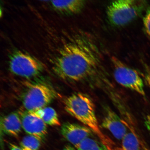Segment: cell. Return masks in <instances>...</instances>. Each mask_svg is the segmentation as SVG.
<instances>
[{"instance_id": "8992f818", "label": "cell", "mask_w": 150, "mask_h": 150, "mask_svg": "<svg viewBox=\"0 0 150 150\" xmlns=\"http://www.w3.org/2000/svg\"><path fill=\"white\" fill-rule=\"evenodd\" d=\"M9 66L13 74L25 78L36 76L43 70L40 62L33 56L21 51L15 52L11 56Z\"/></svg>"}, {"instance_id": "52a82bcc", "label": "cell", "mask_w": 150, "mask_h": 150, "mask_svg": "<svg viewBox=\"0 0 150 150\" xmlns=\"http://www.w3.org/2000/svg\"><path fill=\"white\" fill-rule=\"evenodd\" d=\"M22 128L29 135L41 141L47 133V125L35 112L26 111L21 114Z\"/></svg>"}, {"instance_id": "9a60e30c", "label": "cell", "mask_w": 150, "mask_h": 150, "mask_svg": "<svg viewBox=\"0 0 150 150\" xmlns=\"http://www.w3.org/2000/svg\"><path fill=\"white\" fill-rule=\"evenodd\" d=\"M41 140L34 136L29 135L24 137L21 142L22 150H39Z\"/></svg>"}, {"instance_id": "2e32d148", "label": "cell", "mask_w": 150, "mask_h": 150, "mask_svg": "<svg viewBox=\"0 0 150 150\" xmlns=\"http://www.w3.org/2000/svg\"><path fill=\"white\" fill-rule=\"evenodd\" d=\"M143 22L145 32L150 39V6L148 7L146 11Z\"/></svg>"}, {"instance_id": "5b68a950", "label": "cell", "mask_w": 150, "mask_h": 150, "mask_svg": "<svg viewBox=\"0 0 150 150\" xmlns=\"http://www.w3.org/2000/svg\"><path fill=\"white\" fill-rule=\"evenodd\" d=\"M56 96L55 91L47 84H33L24 95L23 106L27 111L36 112L46 107L55 98Z\"/></svg>"}, {"instance_id": "6da1fadb", "label": "cell", "mask_w": 150, "mask_h": 150, "mask_svg": "<svg viewBox=\"0 0 150 150\" xmlns=\"http://www.w3.org/2000/svg\"><path fill=\"white\" fill-rule=\"evenodd\" d=\"M98 51L92 42L81 38L60 50L53 61V70L65 80L81 81L96 75L102 70Z\"/></svg>"}, {"instance_id": "ba28073f", "label": "cell", "mask_w": 150, "mask_h": 150, "mask_svg": "<svg viewBox=\"0 0 150 150\" xmlns=\"http://www.w3.org/2000/svg\"><path fill=\"white\" fill-rule=\"evenodd\" d=\"M101 126L110 131L118 140H122L127 132V126L113 110L106 107Z\"/></svg>"}, {"instance_id": "5bb4252c", "label": "cell", "mask_w": 150, "mask_h": 150, "mask_svg": "<svg viewBox=\"0 0 150 150\" xmlns=\"http://www.w3.org/2000/svg\"><path fill=\"white\" fill-rule=\"evenodd\" d=\"M78 150H108L105 146L93 139H85L76 147Z\"/></svg>"}, {"instance_id": "4fadbf2b", "label": "cell", "mask_w": 150, "mask_h": 150, "mask_svg": "<svg viewBox=\"0 0 150 150\" xmlns=\"http://www.w3.org/2000/svg\"><path fill=\"white\" fill-rule=\"evenodd\" d=\"M121 150H141L139 140L134 131H127L123 139Z\"/></svg>"}, {"instance_id": "9c48e42d", "label": "cell", "mask_w": 150, "mask_h": 150, "mask_svg": "<svg viewBox=\"0 0 150 150\" xmlns=\"http://www.w3.org/2000/svg\"><path fill=\"white\" fill-rule=\"evenodd\" d=\"M61 133L66 139L76 147L93 132L88 127L78 124L65 122L62 125Z\"/></svg>"}, {"instance_id": "3957f363", "label": "cell", "mask_w": 150, "mask_h": 150, "mask_svg": "<svg viewBox=\"0 0 150 150\" xmlns=\"http://www.w3.org/2000/svg\"><path fill=\"white\" fill-rule=\"evenodd\" d=\"M145 1L119 0L112 2L107 8V15L110 23L121 27L130 23L139 16L146 8Z\"/></svg>"}, {"instance_id": "8fae6325", "label": "cell", "mask_w": 150, "mask_h": 150, "mask_svg": "<svg viewBox=\"0 0 150 150\" xmlns=\"http://www.w3.org/2000/svg\"><path fill=\"white\" fill-rule=\"evenodd\" d=\"M51 3L56 10L70 14L79 13L83 9L85 4V1L80 0L52 1Z\"/></svg>"}, {"instance_id": "ffe728a7", "label": "cell", "mask_w": 150, "mask_h": 150, "mask_svg": "<svg viewBox=\"0 0 150 150\" xmlns=\"http://www.w3.org/2000/svg\"><path fill=\"white\" fill-rule=\"evenodd\" d=\"M62 150H74V149L70 146H67Z\"/></svg>"}, {"instance_id": "30bf717a", "label": "cell", "mask_w": 150, "mask_h": 150, "mask_svg": "<svg viewBox=\"0 0 150 150\" xmlns=\"http://www.w3.org/2000/svg\"><path fill=\"white\" fill-rule=\"evenodd\" d=\"M20 117V115L13 112L3 118L1 125L4 132L11 136H18L22 127L21 117Z\"/></svg>"}, {"instance_id": "277c9868", "label": "cell", "mask_w": 150, "mask_h": 150, "mask_svg": "<svg viewBox=\"0 0 150 150\" xmlns=\"http://www.w3.org/2000/svg\"><path fill=\"white\" fill-rule=\"evenodd\" d=\"M111 61L116 81L123 87L145 96L143 81L137 71L115 57Z\"/></svg>"}, {"instance_id": "ac0fdd59", "label": "cell", "mask_w": 150, "mask_h": 150, "mask_svg": "<svg viewBox=\"0 0 150 150\" xmlns=\"http://www.w3.org/2000/svg\"><path fill=\"white\" fill-rule=\"evenodd\" d=\"M144 123L150 134V115H148L145 118Z\"/></svg>"}, {"instance_id": "7a4b0ae2", "label": "cell", "mask_w": 150, "mask_h": 150, "mask_svg": "<svg viewBox=\"0 0 150 150\" xmlns=\"http://www.w3.org/2000/svg\"><path fill=\"white\" fill-rule=\"evenodd\" d=\"M65 109L98 136L104 143H110L101 130L95 113V105L88 95L81 93L73 94L66 99Z\"/></svg>"}, {"instance_id": "d6986e66", "label": "cell", "mask_w": 150, "mask_h": 150, "mask_svg": "<svg viewBox=\"0 0 150 150\" xmlns=\"http://www.w3.org/2000/svg\"><path fill=\"white\" fill-rule=\"evenodd\" d=\"M9 149L10 150H22L21 147H19L15 144L10 143L9 144Z\"/></svg>"}, {"instance_id": "7c38bea8", "label": "cell", "mask_w": 150, "mask_h": 150, "mask_svg": "<svg viewBox=\"0 0 150 150\" xmlns=\"http://www.w3.org/2000/svg\"><path fill=\"white\" fill-rule=\"evenodd\" d=\"M35 112L46 124L50 126H59L61 125L57 112L54 108L46 107Z\"/></svg>"}, {"instance_id": "e0dca14e", "label": "cell", "mask_w": 150, "mask_h": 150, "mask_svg": "<svg viewBox=\"0 0 150 150\" xmlns=\"http://www.w3.org/2000/svg\"><path fill=\"white\" fill-rule=\"evenodd\" d=\"M144 65L145 79L150 88V67L146 64H144Z\"/></svg>"}]
</instances>
